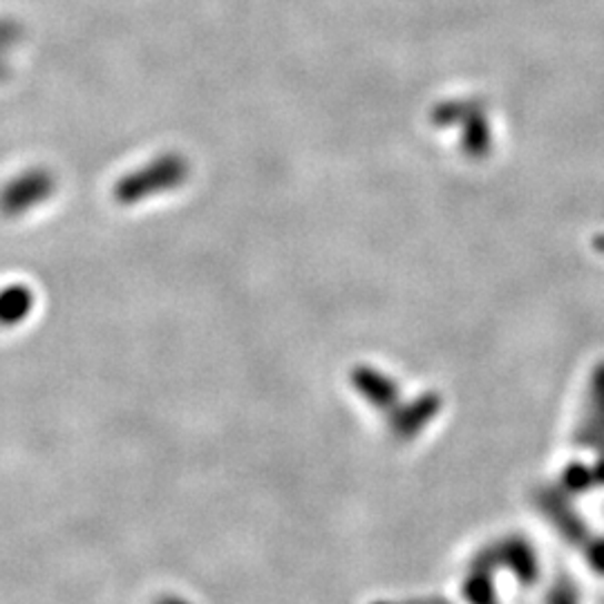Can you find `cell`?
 <instances>
[{
	"mask_svg": "<svg viewBox=\"0 0 604 604\" xmlns=\"http://www.w3.org/2000/svg\"><path fill=\"white\" fill-rule=\"evenodd\" d=\"M475 564L489 571H509L522 586H533L542 573L535 544L522 535L495 540L475 557Z\"/></svg>",
	"mask_w": 604,
	"mask_h": 604,
	"instance_id": "6da1fadb",
	"label": "cell"
},
{
	"mask_svg": "<svg viewBox=\"0 0 604 604\" xmlns=\"http://www.w3.org/2000/svg\"><path fill=\"white\" fill-rule=\"evenodd\" d=\"M464 600L466 604H500L497 588L493 582V571L473 564V571L464 580Z\"/></svg>",
	"mask_w": 604,
	"mask_h": 604,
	"instance_id": "7a4b0ae2",
	"label": "cell"
},
{
	"mask_svg": "<svg viewBox=\"0 0 604 604\" xmlns=\"http://www.w3.org/2000/svg\"><path fill=\"white\" fill-rule=\"evenodd\" d=\"M544 604H580V593L568 580H557L548 591Z\"/></svg>",
	"mask_w": 604,
	"mask_h": 604,
	"instance_id": "3957f363",
	"label": "cell"
},
{
	"mask_svg": "<svg viewBox=\"0 0 604 604\" xmlns=\"http://www.w3.org/2000/svg\"><path fill=\"white\" fill-rule=\"evenodd\" d=\"M584 557L597 575H604V540L584 542Z\"/></svg>",
	"mask_w": 604,
	"mask_h": 604,
	"instance_id": "277c9868",
	"label": "cell"
}]
</instances>
